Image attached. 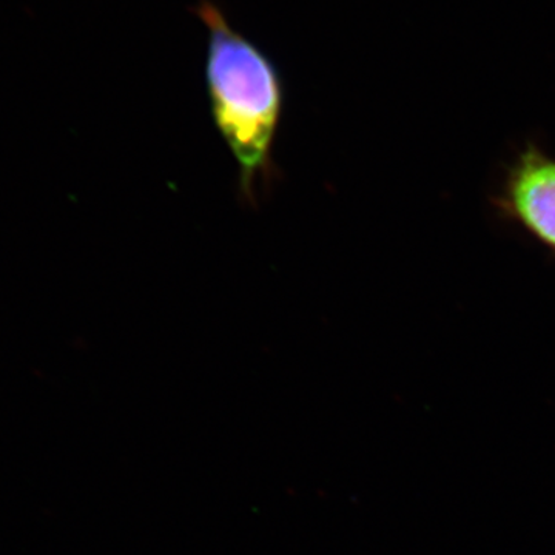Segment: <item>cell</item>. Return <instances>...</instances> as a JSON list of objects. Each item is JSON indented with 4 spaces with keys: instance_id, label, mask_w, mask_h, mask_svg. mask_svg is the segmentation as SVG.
I'll return each mask as SVG.
<instances>
[{
    "instance_id": "obj_1",
    "label": "cell",
    "mask_w": 555,
    "mask_h": 555,
    "mask_svg": "<svg viewBox=\"0 0 555 555\" xmlns=\"http://www.w3.org/2000/svg\"><path fill=\"white\" fill-rule=\"evenodd\" d=\"M190 11L207 30L204 78L211 118L238 164L243 198L257 206L258 188L268 189L276 177L273 147L286 104L283 75L214 0H199Z\"/></svg>"
},
{
    "instance_id": "obj_2",
    "label": "cell",
    "mask_w": 555,
    "mask_h": 555,
    "mask_svg": "<svg viewBox=\"0 0 555 555\" xmlns=\"http://www.w3.org/2000/svg\"><path fill=\"white\" fill-rule=\"evenodd\" d=\"M496 210L555 255V158L528 144L507 167Z\"/></svg>"
}]
</instances>
